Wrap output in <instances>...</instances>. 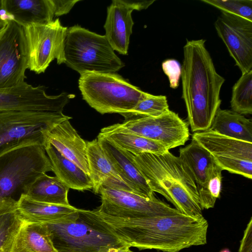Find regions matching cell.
Segmentation results:
<instances>
[{
	"instance_id": "cell-1",
	"label": "cell",
	"mask_w": 252,
	"mask_h": 252,
	"mask_svg": "<svg viewBox=\"0 0 252 252\" xmlns=\"http://www.w3.org/2000/svg\"><path fill=\"white\" fill-rule=\"evenodd\" d=\"M96 210L102 220L128 247L179 252L207 243L208 223L182 213L135 219L113 217Z\"/></svg>"
},
{
	"instance_id": "cell-2",
	"label": "cell",
	"mask_w": 252,
	"mask_h": 252,
	"mask_svg": "<svg viewBox=\"0 0 252 252\" xmlns=\"http://www.w3.org/2000/svg\"><path fill=\"white\" fill-rule=\"evenodd\" d=\"M203 39L187 40L181 66L182 98L191 131L209 129L220 108L225 79L218 73Z\"/></svg>"
},
{
	"instance_id": "cell-3",
	"label": "cell",
	"mask_w": 252,
	"mask_h": 252,
	"mask_svg": "<svg viewBox=\"0 0 252 252\" xmlns=\"http://www.w3.org/2000/svg\"><path fill=\"white\" fill-rule=\"evenodd\" d=\"M133 155L139 170L154 192L163 196L182 213L204 217L197 185L188 166L169 151Z\"/></svg>"
},
{
	"instance_id": "cell-4",
	"label": "cell",
	"mask_w": 252,
	"mask_h": 252,
	"mask_svg": "<svg viewBox=\"0 0 252 252\" xmlns=\"http://www.w3.org/2000/svg\"><path fill=\"white\" fill-rule=\"evenodd\" d=\"M45 224L57 252H108L127 246L96 209H78L64 220Z\"/></svg>"
},
{
	"instance_id": "cell-5",
	"label": "cell",
	"mask_w": 252,
	"mask_h": 252,
	"mask_svg": "<svg viewBox=\"0 0 252 252\" xmlns=\"http://www.w3.org/2000/svg\"><path fill=\"white\" fill-rule=\"evenodd\" d=\"M78 84L83 99L101 114L122 115L151 95L116 73L87 72L80 75Z\"/></svg>"
},
{
	"instance_id": "cell-6",
	"label": "cell",
	"mask_w": 252,
	"mask_h": 252,
	"mask_svg": "<svg viewBox=\"0 0 252 252\" xmlns=\"http://www.w3.org/2000/svg\"><path fill=\"white\" fill-rule=\"evenodd\" d=\"M64 54V63L80 75L87 72L116 73L125 66L105 35L79 25L67 28Z\"/></svg>"
},
{
	"instance_id": "cell-7",
	"label": "cell",
	"mask_w": 252,
	"mask_h": 252,
	"mask_svg": "<svg viewBox=\"0 0 252 252\" xmlns=\"http://www.w3.org/2000/svg\"><path fill=\"white\" fill-rule=\"evenodd\" d=\"M72 118L63 113L0 111V157L16 149L47 143V134L61 122Z\"/></svg>"
},
{
	"instance_id": "cell-8",
	"label": "cell",
	"mask_w": 252,
	"mask_h": 252,
	"mask_svg": "<svg viewBox=\"0 0 252 252\" xmlns=\"http://www.w3.org/2000/svg\"><path fill=\"white\" fill-rule=\"evenodd\" d=\"M50 171L52 165L42 145L24 146L3 154L0 157V198H19L36 179Z\"/></svg>"
},
{
	"instance_id": "cell-9",
	"label": "cell",
	"mask_w": 252,
	"mask_h": 252,
	"mask_svg": "<svg viewBox=\"0 0 252 252\" xmlns=\"http://www.w3.org/2000/svg\"><path fill=\"white\" fill-rule=\"evenodd\" d=\"M126 132L163 145L168 150L184 145L189 140L188 125L178 114L169 110L157 116H146L125 120L102 128L100 133Z\"/></svg>"
},
{
	"instance_id": "cell-10",
	"label": "cell",
	"mask_w": 252,
	"mask_h": 252,
	"mask_svg": "<svg viewBox=\"0 0 252 252\" xmlns=\"http://www.w3.org/2000/svg\"><path fill=\"white\" fill-rule=\"evenodd\" d=\"M31 71L39 74L45 71L50 63H64V42L67 28L61 24L59 18L45 24H32L23 27Z\"/></svg>"
},
{
	"instance_id": "cell-11",
	"label": "cell",
	"mask_w": 252,
	"mask_h": 252,
	"mask_svg": "<svg viewBox=\"0 0 252 252\" xmlns=\"http://www.w3.org/2000/svg\"><path fill=\"white\" fill-rule=\"evenodd\" d=\"M98 193L101 204L96 210L113 217L135 219L181 213L156 197L147 198L123 189L101 187Z\"/></svg>"
},
{
	"instance_id": "cell-12",
	"label": "cell",
	"mask_w": 252,
	"mask_h": 252,
	"mask_svg": "<svg viewBox=\"0 0 252 252\" xmlns=\"http://www.w3.org/2000/svg\"><path fill=\"white\" fill-rule=\"evenodd\" d=\"M28 67V51L23 27L8 19L0 34V89L25 83Z\"/></svg>"
},
{
	"instance_id": "cell-13",
	"label": "cell",
	"mask_w": 252,
	"mask_h": 252,
	"mask_svg": "<svg viewBox=\"0 0 252 252\" xmlns=\"http://www.w3.org/2000/svg\"><path fill=\"white\" fill-rule=\"evenodd\" d=\"M75 97L62 93L50 95L43 86L33 87L26 82L12 88L0 89V111H32L62 113L64 106Z\"/></svg>"
},
{
	"instance_id": "cell-14",
	"label": "cell",
	"mask_w": 252,
	"mask_h": 252,
	"mask_svg": "<svg viewBox=\"0 0 252 252\" xmlns=\"http://www.w3.org/2000/svg\"><path fill=\"white\" fill-rule=\"evenodd\" d=\"M214 25L242 74L252 70V22L221 12Z\"/></svg>"
},
{
	"instance_id": "cell-15",
	"label": "cell",
	"mask_w": 252,
	"mask_h": 252,
	"mask_svg": "<svg viewBox=\"0 0 252 252\" xmlns=\"http://www.w3.org/2000/svg\"><path fill=\"white\" fill-rule=\"evenodd\" d=\"M155 0H113L107 7L104 28L105 36L111 47L121 54L127 55L130 36L134 24V10L147 8Z\"/></svg>"
},
{
	"instance_id": "cell-16",
	"label": "cell",
	"mask_w": 252,
	"mask_h": 252,
	"mask_svg": "<svg viewBox=\"0 0 252 252\" xmlns=\"http://www.w3.org/2000/svg\"><path fill=\"white\" fill-rule=\"evenodd\" d=\"M97 139L119 177L131 191L145 197H155L154 192L137 166L133 154L119 147L99 133Z\"/></svg>"
},
{
	"instance_id": "cell-17",
	"label": "cell",
	"mask_w": 252,
	"mask_h": 252,
	"mask_svg": "<svg viewBox=\"0 0 252 252\" xmlns=\"http://www.w3.org/2000/svg\"><path fill=\"white\" fill-rule=\"evenodd\" d=\"M47 141L89 175L87 142L73 128L69 120L61 122L48 132Z\"/></svg>"
},
{
	"instance_id": "cell-18",
	"label": "cell",
	"mask_w": 252,
	"mask_h": 252,
	"mask_svg": "<svg viewBox=\"0 0 252 252\" xmlns=\"http://www.w3.org/2000/svg\"><path fill=\"white\" fill-rule=\"evenodd\" d=\"M1 9L8 19L22 27L45 24L54 20V0H1Z\"/></svg>"
},
{
	"instance_id": "cell-19",
	"label": "cell",
	"mask_w": 252,
	"mask_h": 252,
	"mask_svg": "<svg viewBox=\"0 0 252 252\" xmlns=\"http://www.w3.org/2000/svg\"><path fill=\"white\" fill-rule=\"evenodd\" d=\"M87 155L89 176L93 184V191L95 193H99L101 187L131 191L119 177L104 153L97 139L87 142Z\"/></svg>"
},
{
	"instance_id": "cell-20",
	"label": "cell",
	"mask_w": 252,
	"mask_h": 252,
	"mask_svg": "<svg viewBox=\"0 0 252 252\" xmlns=\"http://www.w3.org/2000/svg\"><path fill=\"white\" fill-rule=\"evenodd\" d=\"M192 140L213 156L252 160V143L230 138L209 128L194 132Z\"/></svg>"
},
{
	"instance_id": "cell-21",
	"label": "cell",
	"mask_w": 252,
	"mask_h": 252,
	"mask_svg": "<svg viewBox=\"0 0 252 252\" xmlns=\"http://www.w3.org/2000/svg\"><path fill=\"white\" fill-rule=\"evenodd\" d=\"M44 148L51 162L52 172L69 189L78 190L93 189V184L89 175L76 163L48 142Z\"/></svg>"
},
{
	"instance_id": "cell-22",
	"label": "cell",
	"mask_w": 252,
	"mask_h": 252,
	"mask_svg": "<svg viewBox=\"0 0 252 252\" xmlns=\"http://www.w3.org/2000/svg\"><path fill=\"white\" fill-rule=\"evenodd\" d=\"M18 210L25 221L50 223L67 218L77 210L70 205L63 206L37 201L22 194L17 200Z\"/></svg>"
},
{
	"instance_id": "cell-23",
	"label": "cell",
	"mask_w": 252,
	"mask_h": 252,
	"mask_svg": "<svg viewBox=\"0 0 252 252\" xmlns=\"http://www.w3.org/2000/svg\"><path fill=\"white\" fill-rule=\"evenodd\" d=\"M10 252H57L45 223L24 220Z\"/></svg>"
},
{
	"instance_id": "cell-24",
	"label": "cell",
	"mask_w": 252,
	"mask_h": 252,
	"mask_svg": "<svg viewBox=\"0 0 252 252\" xmlns=\"http://www.w3.org/2000/svg\"><path fill=\"white\" fill-rule=\"evenodd\" d=\"M179 157L190 170L197 189L204 187L216 166L213 156L192 140L179 150Z\"/></svg>"
},
{
	"instance_id": "cell-25",
	"label": "cell",
	"mask_w": 252,
	"mask_h": 252,
	"mask_svg": "<svg viewBox=\"0 0 252 252\" xmlns=\"http://www.w3.org/2000/svg\"><path fill=\"white\" fill-rule=\"evenodd\" d=\"M69 189V187L56 176L45 174L31 184L23 194L37 201L70 206L67 198Z\"/></svg>"
},
{
	"instance_id": "cell-26",
	"label": "cell",
	"mask_w": 252,
	"mask_h": 252,
	"mask_svg": "<svg viewBox=\"0 0 252 252\" xmlns=\"http://www.w3.org/2000/svg\"><path fill=\"white\" fill-rule=\"evenodd\" d=\"M209 129L230 138L252 143V121L232 110L220 108Z\"/></svg>"
},
{
	"instance_id": "cell-27",
	"label": "cell",
	"mask_w": 252,
	"mask_h": 252,
	"mask_svg": "<svg viewBox=\"0 0 252 252\" xmlns=\"http://www.w3.org/2000/svg\"><path fill=\"white\" fill-rule=\"evenodd\" d=\"M24 221L17 208V200L0 198V252H10Z\"/></svg>"
},
{
	"instance_id": "cell-28",
	"label": "cell",
	"mask_w": 252,
	"mask_h": 252,
	"mask_svg": "<svg viewBox=\"0 0 252 252\" xmlns=\"http://www.w3.org/2000/svg\"><path fill=\"white\" fill-rule=\"evenodd\" d=\"M121 149L135 155L141 153L162 154L168 150L161 144L126 132L100 133Z\"/></svg>"
},
{
	"instance_id": "cell-29",
	"label": "cell",
	"mask_w": 252,
	"mask_h": 252,
	"mask_svg": "<svg viewBox=\"0 0 252 252\" xmlns=\"http://www.w3.org/2000/svg\"><path fill=\"white\" fill-rule=\"evenodd\" d=\"M230 105L239 114H252V70L242 74L233 86Z\"/></svg>"
},
{
	"instance_id": "cell-30",
	"label": "cell",
	"mask_w": 252,
	"mask_h": 252,
	"mask_svg": "<svg viewBox=\"0 0 252 252\" xmlns=\"http://www.w3.org/2000/svg\"><path fill=\"white\" fill-rule=\"evenodd\" d=\"M169 110L166 96L151 94L140 101L133 109L122 115L126 120L141 117L157 116Z\"/></svg>"
},
{
	"instance_id": "cell-31",
	"label": "cell",
	"mask_w": 252,
	"mask_h": 252,
	"mask_svg": "<svg viewBox=\"0 0 252 252\" xmlns=\"http://www.w3.org/2000/svg\"><path fill=\"white\" fill-rule=\"evenodd\" d=\"M222 169L217 164L205 186L198 189L202 210L214 207L221 190Z\"/></svg>"
},
{
	"instance_id": "cell-32",
	"label": "cell",
	"mask_w": 252,
	"mask_h": 252,
	"mask_svg": "<svg viewBox=\"0 0 252 252\" xmlns=\"http://www.w3.org/2000/svg\"><path fill=\"white\" fill-rule=\"evenodd\" d=\"M221 12L231 14L252 22V0H201Z\"/></svg>"
},
{
	"instance_id": "cell-33",
	"label": "cell",
	"mask_w": 252,
	"mask_h": 252,
	"mask_svg": "<svg viewBox=\"0 0 252 252\" xmlns=\"http://www.w3.org/2000/svg\"><path fill=\"white\" fill-rule=\"evenodd\" d=\"M213 158L215 163L222 170L252 179V160L231 157L213 156Z\"/></svg>"
},
{
	"instance_id": "cell-34",
	"label": "cell",
	"mask_w": 252,
	"mask_h": 252,
	"mask_svg": "<svg viewBox=\"0 0 252 252\" xmlns=\"http://www.w3.org/2000/svg\"><path fill=\"white\" fill-rule=\"evenodd\" d=\"M162 68L168 77L170 87L172 89L177 88L181 75V66L179 63L174 59L166 60L162 62Z\"/></svg>"
},
{
	"instance_id": "cell-35",
	"label": "cell",
	"mask_w": 252,
	"mask_h": 252,
	"mask_svg": "<svg viewBox=\"0 0 252 252\" xmlns=\"http://www.w3.org/2000/svg\"><path fill=\"white\" fill-rule=\"evenodd\" d=\"M238 252H252V219L251 218L240 242Z\"/></svg>"
},
{
	"instance_id": "cell-36",
	"label": "cell",
	"mask_w": 252,
	"mask_h": 252,
	"mask_svg": "<svg viewBox=\"0 0 252 252\" xmlns=\"http://www.w3.org/2000/svg\"><path fill=\"white\" fill-rule=\"evenodd\" d=\"M80 0H54L55 16H60L68 13L76 3Z\"/></svg>"
},
{
	"instance_id": "cell-37",
	"label": "cell",
	"mask_w": 252,
	"mask_h": 252,
	"mask_svg": "<svg viewBox=\"0 0 252 252\" xmlns=\"http://www.w3.org/2000/svg\"><path fill=\"white\" fill-rule=\"evenodd\" d=\"M8 18L5 14L0 15V34L7 25Z\"/></svg>"
},
{
	"instance_id": "cell-38",
	"label": "cell",
	"mask_w": 252,
	"mask_h": 252,
	"mask_svg": "<svg viewBox=\"0 0 252 252\" xmlns=\"http://www.w3.org/2000/svg\"><path fill=\"white\" fill-rule=\"evenodd\" d=\"M108 252H133L130 250L129 247L124 246L119 248H112L110 249Z\"/></svg>"
},
{
	"instance_id": "cell-39",
	"label": "cell",
	"mask_w": 252,
	"mask_h": 252,
	"mask_svg": "<svg viewBox=\"0 0 252 252\" xmlns=\"http://www.w3.org/2000/svg\"><path fill=\"white\" fill-rule=\"evenodd\" d=\"M4 14L1 9V0H0V15Z\"/></svg>"
},
{
	"instance_id": "cell-40",
	"label": "cell",
	"mask_w": 252,
	"mask_h": 252,
	"mask_svg": "<svg viewBox=\"0 0 252 252\" xmlns=\"http://www.w3.org/2000/svg\"><path fill=\"white\" fill-rule=\"evenodd\" d=\"M220 252H231V251L228 249H223L221 250Z\"/></svg>"
}]
</instances>
